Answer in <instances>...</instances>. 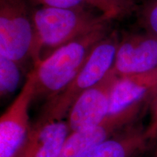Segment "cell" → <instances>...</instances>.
Returning a JSON list of instances; mask_svg holds the SVG:
<instances>
[{"label": "cell", "instance_id": "obj_1", "mask_svg": "<svg viewBox=\"0 0 157 157\" xmlns=\"http://www.w3.org/2000/svg\"><path fill=\"white\" fill-rule=\"evenodd\" d=\"M91 7H38L33 10L35 29L34 65L60 47L111 23L101 13L90 11ZM43 58V59H44Z\"/></svg>", "mask_w": 157, "mask_h": 157}, {"label": "cell", "instance_id": "obj_2", "mask_svg": "<svg viewBox=\"0 0 157 157\" xmlns=\"http://www.w3.org/2000/svg\"><path fill=\"white\" fill-rule=\"evenodd\" d=\"M110 33L109 23L60 47L35 64L34 99L44 98L48 102L62 92L83 68L94 48Z\"/></svg>", "mask_w": 157, "mask_h": 157}, {"label": "cell", "instance_id": "obj_3", "mask_svg": "<svg viewBox=\"0 0 157 157\" xmlns=\"http://www.w3.org/2000/svg\"><path fill=\"white\" fill-rule=\"evenodd\" d=\"M119 41L117 31H112L98 43L71 82L56 97L46 102L41 116L64 119L74 101L84 92L103 80L112 69Z\"/></svg>", "mask_w": 157, "mask_h": 157}, {"label": "cell", "instance_id": "obj_4", "mask_svg": "<svg viewBox=\"0 0 157 157\" xmlns=\"http://www.w3.org/2000/svg\"><path fill=\"white\" fill-rule=\"evenodd\" d=\"M29 5L25 0H0V56L21 65L34 58L35 29Z\"/></svg>", "mask_w": 157, "mask_h": 157}, {"label": "cell", "instance_id": "obj_5", "mask_svg": "<svg viewBox=\"0 0 157 157\" xmlns=\"http://www.w3.org/2000/svg\"><path fill=\"white\" fill-rule=\"evenodd\" d=\"M35 76L33 69L14 101L0 119V157H16L28 135L29 109L34 100Z\"/></svg>", "mask_w": 157, "mask_h": 157}, {"label": "cell", "instance_id": "obj_6", "mask_svg": "<svg viewBox=\"0 0 157 157\" xmlns=\"http://www.w3.org/2000/svg\"><path fill=\"white\" fill-rule=\"evenodd\" d=\"M146 106H137L108 115L101 123L72 132L66 139L60 157H81L102 143L135 124Z\"/></svg>", "mask_w": 157, "mask_h": 157}, {"label": "cell", "instance_id": "obj_7", "mask_svg": "<svg viewBox=\"0 0 157 157\" xmlns=\"http://www.w3.org/2000/svg\"><path fill=\"white\" fill-rule=\"evenodd\" d=\"M118 77L111 69L103 80L74 101L66 119L70 133L97 125L109 114L111 93Z\"/></svg>", "mask_w": 157, "mask_h": 157}, {"label": "cell", "instance_id": "obj_8", "mask_svg": "<svg viewBox=\"0 0 157 157\" xmlns=\"http://www.w3.org/2000/svg\"><path fill=\"white\" fill-rule=\"evenodd\" d=\"M157 68V36L143 31L124 35L112 71L118 76L143 74Z\"/></svg>", "mask_w": 157, "mask_h": 157}, {"label": "cell", "instance_id": "obj_9", "mask_svg": "<svg viewBox=\"0 0 157 157\" xmlns=\"http://www.w3.org/2000/svg\"><path fill=\"white\" fill-rule=\"evenodd\" d=\"M70 134L64 119L40 116L36 122L31 125L16 157H60Z\"/></svg>", "mask_w": 157, "mask_h": 157}, {"label": "cell", "instance_id": "obj_10", "mask_svg": "<svg viewBox=\"0 0 157 157\" xmlns=\"http://www.w3.org/2000/svg\"><path fill=\"white\" fill-rule=\"evenodd\" d=\"M156 89L157 68L146 73L119 76L111 93L109 114L150 105Z\"/></svg>", "mask_w": 157, "mask_h": 157}, {"label": "cell", "instance_id": "obj_11", "mask_svg": "<svg viewBox=\"0 0 157 157\" xmlns=\"http://www.w3.org/2000/svg\"><path fill=\"white\" fill-rule=\"evenodd\" d=\"M149 141L146 128L134 124L81 157H137Z\"/></svg>", "mask_w": 157, "mask_h": 157}, {"label": "cell", "instance_id": "obj_12", "mask_svg": "<svg viewBox=\"0 0 157 157\" xmlns=\"http://www.w3.org/2000/svg\"><path fill=\"white\" fill-rule=\"evenodd\" d=\"M21 78V64L0 56V95L5 98L17 89Z\"/></svg>", "mask_w": 157, "mask_h": 157}, {"label": "cell", "instance_id": "obj_13", "mask_svg": "<svg viewBox=\"0 0 157 157\" xmlns=\"http://www.w3.org/2000/svg\"><path fill=\"white\" fill-rule=\"evenodd\" d=\"M139 22L143 30L157 36V0H146L139 11Z\"/></svg>", "mask_w": 157, "mask_h": 157}, {"label": "cell", "instance_id": "obj_14", "mask_svg": "<svg viewBox=\"0 0 157 157\" xmlns=\"http://www.w3.org/2000/svg\"><path fill=\"white\" fill-rule=\"evenodd\" d=\"M87 6L105 15L111 21L127 13L115 0H84Z\"/></svg>", "mask_w": 157, "mask_h": 157}, {"label": "cell", "instance_id": "obj_15", "mask_svg": "<svg viewBox=\"0 0 157 157\" xmlns=\"http://www.w3.org/2000/svg\"><path fill=\"white\" fill-rule=\"evenodd\" d=\"M30 5L38 7H74L87 6L84 0H25ZM89 7V6H88Z\"/></svg>", "mask_w": 157, "mask_h": 157}, {"label": "cell", "instance_id": "obj_16", "mask_svg": "<svg viewBox=\"0 0 157 157\" xmlns=\"http://www.w3.org/2000/svg\"><path fill=\"white\" fill-rule=\"evenodd\" d=\"M146 134L151 140H154L157 136V111L151 114L150 124L146 128Z\"/></svg>", "mask_w": 157, "mask_h": 157}, {"label": "cell", "instance_id": "obj_17", "mask_svg": "<svg viewBox=\"0 0 157 157\" xmlns=\"http://www.w3.org/2000/svg\"><path fill=\"white\" fill-rule=\"evenodd\" d=\"M125 13L132 11L135 6V0H115Z\"/></svg>", "mask_w": 157, "mask_h": 157}, {"label": "cell", "instance_id": "obj_18", "mask_svg": "<svg viewBox=\"0 0 157 157\" xmlns=\"http://www.w3.org/2000/svg\"><path fill=\"white\" fill-rule=\"evenodd\" d=\"M151 114H154L157 111V89L156 93H155L154 97L151 103Z\"/></svg>", "mask_w": 157, "mask_h": 157}, {"label": "cell", "instance_id": "obj_19", "mask_svg": "<svg viewBox=\"0 0 157 157\" xmlns=\"http://www.w3.org/2000/svg\"><path fill=\"white\" fill-rule=\"evenodd\" d=\"M156 140V148H155V151H154V157H157V136L155 137L154 139Z\"/></svg>", "mask_w": 157, "mask_h": 157}]
</instances>
